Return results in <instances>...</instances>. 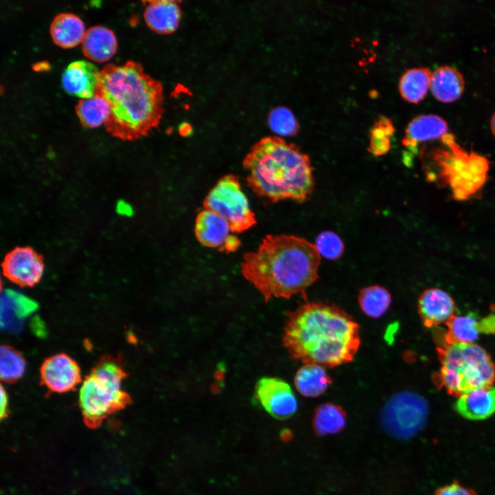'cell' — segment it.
<instances>
[{
    "instance_id": "ffe728a7",
    "label": "cell",
    "mask_w": 495,
    "mask_h": 495,
    "mask_svg": "<svg viewBox=\"0 0 495 495\" xmlns=\"http://www.w3.org/2000/svg\"><path fill=\"white\" fill-rule=\"evenodd\" d=\"M81 47L82 53L89 59L103 63L116 54L117 39L111 30L102 25H94L85 31Z\"/></svg>"
},
{
    "instance_id": "44dd1931",
    "label": "cell",
    "mask_w": 495,
    "mask_h": 495,
    "mask_svg": "<svg viewBox=\"0 0 495 495\" xmlns=\"http://www.w3.org/2000/svg\"><path fill=\"white\" fill-rule=\"evenodd\" d=\"M85 31L82 21L77 15L69 12L56 14L50 25L53 42L64 49L74 47L80 43Z\"/></svg>"
},
{
    "instance_id": "d6986e66",
    "label": "cell",
    "mask_w": 495,
    "mask_h": 495,
    "mask_svg": "<svg viewBox=\"0 0 495 495\" xmlns=\"http://www.w3.org/2000/svg\"><path fill=\"white\" fill-rule=\"evenodd\" d=\"M448 129V124L441 117L436 114L419 115L408 123L402 144L412 151L418 143L443 137Z\"/></svg>"
},
{
    "instance_id": "8992f818",
    "label": "cell",
    "mask_w": 495,
    "mask_h": 495,
    "mask_svg": "<svg viewBox=\"0 0 495 495\" xmlns=\"http://www.w3.org/2000/svg\"><path fill=\"white\" fill-rule=\"evenodd\" d=\"M441 384L452 394L491 386L495 381V365L488 353L473 343H449L440 350Z\"/></svg>"
},
{
    "instance_id": "7402d4cb",
    "label": "cell",
    "mask_w": 495,
    "mask_h": 495,
    "mask_svg": "<svg viewBox=\"0 0 495 495\" xmlns=\"http://www.w3.org/2000/svg\"><path fill=\"white\" fill-rule=\"evenodd\" d=\"M464 85L463 75L451 66H440L431 73V91L441 102H450L459 98L463 91Z\"/></svg>"
},
{
    "instance_id": "836d02e7",
    "label": "cell",
    "mask_w": 495,
    "mask_h": 495,
    "mask_svg": "<svg viewBox=\"0 0 495 495\" xmlns=\"http://www.w3.org/2000/svg\"><path fill=\"white\" fill-rule=\"evenodd\" d=\"M117 212L122 216L129 217L133 214V209L127 202L120 200L116 206Z\"/></svg>"
},
{
    "instance_id": "5b68a950",
    "label": "cell",
    "mask_w": 495,
    "mask_h": 495,
    "mask_svg": "<svg viewBox=\"0 0 495 495\" xmlns=\"http://www.w3.org/2000/svg\"><path fill=\"white\" fill-rule=\"evenodd\" d=\"M126 373L120 360L104 355L91 368L79 390V406L85 424L98 428L109 416L125 408L131 397L122 388Z\"/></svg>"
},
{
    "instance_id": "2e32d148",
    "label": "cell",
    "mask_w": 495,
    "mask_h": 495,
    "mask_svg": "<svg viewBox=\"0 0 495 495\" xmlns=\"http://www.w3.org/2000/svg\"><path fill=\"white\" fill-rule=\"evenodd\" d=\"M454 302L446 292L432 288L424 292L418 300V311L425 325L432 327L450 320L454 316Z\"/></svg>"
},
{
    "instance_id": "9a60e30c",
    "label": "cell",
    "mask_w": 495,
    "mask_h": 495,
    "mask_svg": "<svg viewBox=\"0 0 495 495\" xmlns=\"http://www.w3.org/2000/svg\"><path fill=\"white\" fill-rule=\"evenodd\" d=\"M481 333L495 334V314L479 318L470 313L453 316L448 321L449 343H472Z\"/></svg>"
},
{
    "instance_id": "484cf974",
    "label": "cell",
    "mask_w": 495,
    "mask_h": 495,
    "mask_svg": "<svg viewBox=\"0 0 495 495\" xmlns=\"http://www.w3.org/2000/svg\"><path fill=\"white\" fill-rule=\"evenodd\" d=\"M345 424V412L338 405L325 403L315 410L314 426L319 435L337 433L344 427Z\"/></svg>"
},
{
    "instance_id": "ac0fdd59",
    "label": "cell",
    "mask_w": 495,
    "mask_h": 495,
    "mask_svg": "<svg viewBox=\"0 0 495 495\" xmlns=\"http://www.w3.org/2000/svg\"><path fill=\"white\" fill-rule=\"evenodd\" d=\"M456 411L472 420H483L495 412V386L476 388L461 395L455 403Z\"/></svg>"
},
{
    "instance_id": "277c9868",
    "label": "cell",
    "mask_w": 495,
    "mask_h": 495,
    "mask_svg": "<svg viewBox=\"0 0 495 495\" xmlns=\"http://www.w3.org/2000/svg\"><path fill=\"white\" fill-rule=\"evenodd\" d=\"M243 166L248 186L272 202L289 199L301 203L313 192L314 168L308 155L279 137H265L254 144Z\"/></svg>"
},
{
    "instance_id": "9c48e42d",
    "label": "cell",
    "mask_w": 495,
    "mask_h": 495,
    "mask_svg": "<svg viewBox=\"0 0 495 495\" xmlns=\"http://www.w3.org/2000/svg\"><path fill=\"white\" fill-rule=\"evenodd\" d=\"M428 412L426 400L410 391L393 395L384 407L381 421L385 430L399 439L416 434L426 423Z\"/></svg>"
},
{
    "instance_id": "1f68e13d",
    "label": "cell",
    "mask_w": 495,
    "mask_h": 495,
    "mask_svg": "<svg viewBox=\"0 0 495 495\" xmlns=\"http://www.w3.org/2000/svg\"><path fill=\"white\" fill-rule=\"evenodd\" d=\"M436 495H473L469 490L458 484H451L441 488Z\"/></svg>"
},
{
    "instance_id": "4316f807",
    "label": "cell",
    "mask_w": 495,
    "mask_h": 495,
    "mask_svg": "<svg viewBox=\"0 0 495 495\" xmlns=\"http://www.w3.org/2000/svg\"><path fill=\"white\" fill-rule=\"evenodd\" d=\"M358 303L362 311L369 317H381L389 308L391 296L384 287L371 285L362 288L358 295Z\"/></svg>"
},
{
    "instance_id": "7c38bea8",
    "label": "cell",
    "mask_w": 495,
    "mask_h": 495,
    "mask_svg": "<svg viewBox=\"0 0 495 495\" xmlns=\"http://www.w3.org/2000/svg\"><path fill=\"white\" fill-rule=\"evenodd\" d=\"M4 276L22 287L37 284L44 271L41 257L29 247H18L10 252L2 263Z\"/></svg>"
},
{
    "instance_id": "4dcf8cb0",
    "label": "cell",
    "mask_w": 495,
    "mask_h": 495,
    "mask_svg": "<svg viewBox=\"0 0 495 495\" xmlns=\"http://www.w3.org/2000/svg\"><path fill=\"white\" fill-rule=\"evenodd\" d=\"M314 245L320 256L330 260L339 258L344 250L342 239L332 231H324L320 233Z\"/></svg>"
},
{
    "instance_id": "ba28073f",
    "label": "cell",
    "mask_w": 495,
    "mask_h": 495,
    "mask_svg": "<svg viewBox=\"0 0 495 495\" xmlns=\"http://www.w3.org/2000/svg\"><path fill=\"white\" fill-rule=\"evenodd\" d=\"M204 207L222 216L234 233H241L256 223L240 182L234 175L222 177L204 201Z\"/></svg>"
},
{
    "instance_id": "603a6c76",
    "label": "cell",
    "mask_w": 495,
    "mask_h": 495,
    "mask_svg": "<svg viewBox=\"0 0 495 495\" xmlns=\"http://www.w3.org/2000/svg\"><path fill=\"white\" fill-rule=\"evenodd\" d=\"M332 383V380L322 366L305 364L294 377L297 390L302 395L315 397L322 395Z\"/></svg>"
},
{
    "instance_id": "3957f363",
    "label": "cell",
    "mask_w": 495,
    "mask_h": 495,
    "mask_svg": "<svg viewBox=\"0 0 495 495\" xmlns=\"http://www.w3.org/2000/svg\"><path fill=\"white\" fill-rule=\"evenodd\" d=\"M321 256L314 244L294 235L268 234L244 254L241 272L265 301L300 294L318 278Z\"/></svg>"
},
{
    "instance_id": "83f0119b",
    "label": "cell",
    "mask_w": 495,
    "mask_h": 495,
    "mask_svg": "<svg viewBox=\"0 0 495 495\" xmlns=\"http://www.w3.org/2000/svg\"><path fill=\"white\" fill-rule=\"evenodd\" d=\"M26 362L20 352L12 346L4 344L0 351V377L7 383L16 382L22 377Z\"/></svg>"
},
{
    "instance_id": "f1b7e54d",
    "label": "cell",
    "mask_w": 495,
    "mask_h": 495,
    "mask_svg": "<svg viewBox=\"0 0 495 495\" xmlns=\"http://www.w3.org/2000/svg\"><path fill=\"white\" fill-rule=\"evenodd\" d=\"M393 133L394 127L390 120L385 116H380L371 130L368 151L375 156L386 154L390 149V140Z\"/></svg>"
},
{
    "instance_id": "cb8c5ba5",
    "label": "cell",
    "mask_w": 495,
    "mask_h": 495,
    "mask_svg": "<svg viewBox=\"0 0 495 495\" xmlns=\"http://www.w3.org/2000/svg\"><path fill=\"white\" fill-rule=\"evenodd\" d=\"M430 71L426 67H415L406 71L399 83L402 98L413 103L421 100L430 86Z\"/></svg>"
},
{
    "instance_id": "e575fe53",
    "label": "cell",
    "mask_w": 495,
    "mask_h": 495,
    "mask_svg": "<svg viewBox=\"0 0 495 495\" xmlns=\"http://www.w3.org/2000/svg\"><path fill=\"white\" fill-rule=\"evenodd\" d=\"M490 128L492 133L495 135V112L492 115L490 120Z\"/></svg>"
},
{
    "instance_id": "4fadbf2b",
    "label": "cell",
    "mask_w": 495,
    "mask_h": 495,
    "mask_svg": "<svg viewBox=\"0 0 495 495\" xmlns=\"http://www.w3.org/2000/svg\"><path fill=\"white\" fill-rule=\"evenodd\" d=\"M42 384L51 392L67 393L81 382L78 363L65 353H58L46 358L40 368Z\"/></svg>"
},
{
    "instance_id": "d6a6232c",
    "label": "cell",
    "mask_w": 495,
    "mask_h": 495,
    "mask_svg": "<svg viewBox=\"0 0 495 495\" xmlns=\"http://www.w3.org/2000/svg\"><path fill=\"white\" fill-rule=\"evenodd\" d=\"M8 395H7L6 390L1 386V411H0V412H1L0 418L1 420L8 417Z\"/></svg>"
},
{
    "instance_id": "e0dca14e",
    "label": "cell",
    "mask_w": 495,
    "mask_h": 495,
    "mask_svg": "<svg viewBox=\"0 0 495 495\" xmlns=\"http://www.w3.org/2000/svg\"><path fill=\"white\" fill-rule=\"evenodd\" d=\"M182 10L178 1L155 0L147 1L144 11V19L147 26L153 31L167 34L174 32L178 28Z\"/></svg>"
},
{
    "instance_id": "30bf717a",
    "label": "cell",
    "mask_w": 495,
    "mask_h": 495,
    "mask_svg": "<svg viewBox=\"0 0 495 495\" xmlns=\"http://www.w3.org/2000/svg\"><path fill=\"white\" fill-rule=\"evenodd\" d=\"M255 395L263 408L273 417L287 419L298 408V402L288 383L274 377L261 378L255 386Z\"/></svg>"
},
{
    "instance_id": "52a82bcc",
    "label": "cell",
    "mask_w": 495,
    "mask_h": 495,
    "mask_svg": "<svg viewBox=\"0 0 495 495\" xmlns=\"http://www.w3.org/2000/svg\"><path fill=\"white\" fill-rule=\"evenodd\" d=\"M443 138L449 150L432 153L437 170L428 177L430 179L434 175H439L434 179L448 185L455 199H467L484 184L489 162L483 156L465 152L455 144L453 138L446 135Z\"/></svg>"
},
{
    "instance_id": "7a4b0ae2",
    "label": "cell",
    "mask_w": 495,
    "mask_h": 495,
    "mask_svg": "<svg viewBox=\"0 0 495 495\" xmlns=\"http://www.w3.org/2000/svg\"><path fill=\"white\" fill-rule=\"evenodd\" d=\"M96 94L109 105L107 131L123 140L146 135L158 126L164 113L163 87L140 63L107 64L100 70Z\"/></svg>"
},
{
    "instance_id": "8fae6325",
    "label": "cell",
    "mask_w": 495,
    "mask_h": 495,
    "mask_svg": "<svg viewBox=\"0 0 495 495\" xmlns=\"http://www.w3.org/2000/svg\"><path fill=\"white\" fill-rule=\"evenodd\" d=\"M233 233L227 220L214 211L204 208L196 217L195 234L206 247L227 253L235 252L241 241Z\"/></svg>"
},
{
    "instance_id": "f546056e",
    "label": "cell",
    "mask_w": 495,
    "mask_h": 495,
    "mask_svg": "<svg viewBox=\"0 0 495 495\" xmlns=\"http://www.w3.org/2000/svg\"><path fill=\"white\" fill-rule=\"evenodd\" d=\"M270 128L281 136H293L299 130L298 122L287 107L280 106L273 109L268 116Z\"/></svg>"
},
{
    "instance_id": "d4e9b609",
    "label": "cell",
    "mask_w": 495,
    "mask_h": 495,
    "mask_svg": "<svg viewBox=\"0 0 495 495\" xmlns=\"http://www.w3.org/2000/svg\"><path fill=\"white\" fill-rule=\"evenodd\" d=\"M75 110L82 126L96 128L107 119L109 105L103 97L96 94L91 98L80 99Z\"/></svg>"
},
{
    "instance_id": "6da1fadb",
    "label": "cell",
    "mask_w": 495,
    "mask_h": 495,
    "mask_svg": "<svg viewBox=\"0 0 495 495\" xmlns=\"http://www.w3.org/2000/svg\"><path fill=\"white\" fill-rule=\"evenodd\" d=\"M283 342L294 360L332 368L353 360L360 327L335 305L305 302L287 314Z\"/></svg>"
},
{
    "instance_id": "5bb4252c",
    "label": "cell",
    "mask_w": 495,
    "mask_h": 495,
    "mask_svg": "<svg viewBox=\"0 0 495 495\" xmlns=\"http://www.w3.org/2000/svg\"><path fill=\"white\" fill-rule=\"evenodd\" d=\"M100 71L91 63L76 60L67 65L61 76L65 91L72 96L89 98L96 94Z\"/></svg>"
}]
</instances>
